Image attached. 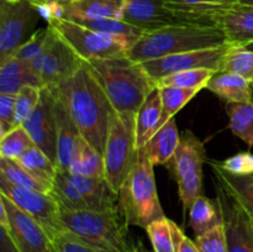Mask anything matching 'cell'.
Segmentation results:
<instances>
[{
	"label": "cell",
	"mask_w": 253,
	"mask_h": 252,
	"mask_svg": "<svg viewBox=\"0 0 253 252\" xmlns=\"http://www.w3.org/2000/svg\"><path fill=\"white\" fill-rule=\"evenodd\" d=\"M161 99H162V114H161L160 123L157 131L167 124L170 119L174 118L175 114L182 110L200 89L195 88H179V86H163L160 88Z\"/></svg>",
	"instance_id": "f546056e"
},
{
	"label": "cell",
	"mask_w": 253,
	"mask_h": 252,
	"mask_svg": "<svg viewBox=\"0 0 253 252\" xmlns=\"http://www.w3.org/2000/svg\"><path fill=\"white\" fill-rule=\"evenodd\" d=\"M215 73L216 71H212V69H190V71L178 72V73L163 77L158 79L156 84H157V88L179 86V88H195L202 90L207 88L208 82L212 78Z\"/></svg>",
	"instance_id": "e575fe53"
},
{
	"label": "cell",
	"mask_w": 253,
	"mask_h": 252,
	"mask_svg": "<svg viewBox=\"0 0 253 252\" xmlns=\"http://www.w3.org/2000/svg\"><path fill=\"white\" fill-rule=\"evenodd\" d=\"M47 37H48V26L44 27V29L36 30V31L31 35V37H29V39L20 46V48L17 49L16 53L12 57L29 63V62H31L32 59L35 58V57H37L41 53V51L43 49L44 44H46L47 42Z\"/></svg>",
	"instance_id": "b9f144b4"
},
{
	"label": "cell",
	"mask_w": 253,
	"mask_h": 252,
	"mask_svg": "<svg viewBox=\"0 0 253 252\" xmlns=\"http://www.w3.org/2000/svg\"><path fill=\"white\" fill-rule=\"evenodd\" d=\"M119 20L145 32L180 24L166 7L165 0H120Z\"/></svg>",
	"instance_id": "2e32d148"
},
{
	"label": "cell",
	"mask_w": 253,
	"mask_h": 252,
	"mask_svg": "<svg viewBox=\"0 0 253 252\" xmlns=\"http://www.w3.org/2000/svg\"><path fill=\"white\" fill-rule=\"evenodd\" d=\"M194 242L200 252H227V240L224 224L217 225L200 236H195Z\"/></svg>",
	"instance_id": "60d3db41"
},
{
	"label": "cell",
	"mask_w": 253,
	"mask_h": 252,
	"mask_svg": "<svg viewBox=\"0 0 253 252\" xmlns=\"http://www.w3.org/2000/svg\"><path fill=\"white\" fill-rule=\"evenodd\" d=\"M239 4H242V5H252V6H253V0H240Z\"/></svg>",
	"instance_id": "681fc988"
},
{
	"label": "cell",
	"mask_w": 253,
	"mask_h": 252,
	"mask_svg": "<svg viewBox=\"0 0 253 252\" xmlns=\"http://www.w3.org/2000/svg\"><path fill=\"white\" fill-rule=\"evenodd\" d=\"M161 114H162L161 90L160 88H156L136 114V145L138 150L142 148L157 132Z\"/></svg>",
	"instance_id": "cb8c5ba5"
},
{
	"label": "cell",
	"mask_w": 253,
	"mask_h": 252,
	"mask_svg": "<svg viewBox=\"0 0 253 252\" xmlns=\"http://www.w3.org/2000/svg\"><path fill=\"white\" fill-rule=\"evenodd\" d=\"M145 230L151 240L153 252H175L172 220L166 216L150 224Z\"/></svg>",
	"instance_id": "f35d334b"
},
{
	"label": "cell",
	"mask_w": 253,
	"mask_h": 252,
	"mask_svg": "<svg viewBox=\"0 0 253 252\" xmlns=\"http://www.w3.org/2000/svg\"><path fill=\"white\" fill-rule=\"evenodd\" d=\"M227 240V252H253V214L221 183L214 179Z\"/></svg>",
	"instance_id": "30bf717a"
},
{
	"label": "cell",
	"mask_w": 253,
	"mask_h": 252,
	"mask_svg": "<svg viewBox=\"0 0 253 252\" xmlns=\"http://www.w3.org/2000/svg\"><path fill=\"white\" fill-rule=\"evenodd\" d=\"M179 142L180 135L178 132L175 119L173 118L165 124L140 150L147 156L153 166L167 165L174 156Z\"/></svg>",
	"instance_id": "7402d4cb"
},
{
	"label": "cell",
	"mask_w": 253,
	"mask_h": 252,
	"mask_svg": "<svg viewBox=\"0 0 253 252\" xmlns=\"http://www.w3.org/2000/svg\"><path fill=\"white\" fill-rule=\"evenodd\" d=\"M83 63V59L48 25V37L43 49L29 66L41 88H54L68 79Z\"/></svg>",
	"instance_id": "ba28073f"
},
{
	"label": "cell",
	"mask_w": 253,
	"mask_h": 252,
	"mask_svg": "<svg viewBox=\"0 0 253 252\" xmlns=\"http://www.w3.org/2000/svg\"><path fill=\"white\" fill-rule=\"evenodd\" d=\"M29 1H30V2H31V4H32V5H34V6H35V5L40 4V2L44 1V0H29Z\"/></svg>",
	"instance_id": "816d5d0a"
},
{
	"label": "cell",
	"mask_w": 253,
	"mask_h": 252,
	"mask_svg": "<svg viewBox=\"0 0 253 252\" xmlns=\"http://www.w3.org/2000/svg\"><path fill=\"white\" fill-rule=\"evenodd\" d=\"M219 72L239 74L253 82V52L241 47H232L222 61Z\"/></svg>",
	"instance_id": "8d00e7d4"
},
{
	"label": "cell",
	"mask_w": 253,
	"mask_h": 252,
	"mask_svg": "<svg viewBox=\"0 0 253 252\" xmlns=\"http://www.w3.org/2000/svg\"><path fill=\"white\" fill-rule=\"evenodd\" d=\"M226 172L237 175L253 174V153L239 152L224 161H216Z\"/></svg>",
	"instance_id": "ee69618b"
},
{
	"label": "cell",
	"mask_w": 253,
	"mask_h": 252,
	"mask_svg": "<svg viewBox=\"0 0 253 252\" xmlns=\"http://www.w3.org/2000/svg\"><path fill=\"white\" fill-rule=\"evenodd\" d=\"M71 174L72 180L89 205V210L104 211L118 207L119 193L113 189L105 177H85Z\"/></svg>",
	"instance_id": "ffe728a7"
},
{
	"label": "cell",
	"mask_w": 253,
	"mask_h": 252,
	"mask_svg": "<svg viewBox=\"0 0 253 252\" xmlns=\"http://www.w3.org/2000/svg\"><path fill=\"white\" fill-rule=\"evenodd\" d=\"M207 89L226 104L253 100V82L230 72H216L208 82Z\"/></svg>",
	"instance_id": "44dd1931"
},
{
	"label": "cell",
	"mask_w": 253,
	"mask_h": 252,
	"mask_svg": "<svg viewBox=\"0 0 253 252\" xmlns=\"http://www.w3.org/2000/svg\"><path fill=\"white\" fill-rule=\"evenodd\" d=\"M132 252H152V251H148V250L145 247V245L142 244V241H138V242H135V246H133Z\"/></svg>",
	"instance_id": "7dc6e473"
},
{
	"label": "cell",
	"mask_w": 253,
	"mask_h": 252,
	"mask_svg": "<svg viewBox=\"0 0 253 252\" xmlns=\"http://www.w3.org/2000/svg\"><path fill=\"white\" fill-rule=\"evenodd\" d=\"M108 95L114 110L137 114L157 84L128 56L84 61Z\"/></svg>",
	"instance_id": "7a4b0ae2"
},
{
	"label": "cell",
	"mask_w": 253,
	"mask_h": 252,
	"mask_svg": "<svg viewBox=\"0 0 253 252\" xmlns=\"http://www.w3.org/2000/svg\"><path fill=\"white\" fill-rule=\"evenodd\" d=\"M207 162L208 156L204 143L188 130L180 135L179 146L172 160L167 163V167L175 182H178L188 173L203 169V166Z\"/></svg>",
	"instance_id": "ac0fdd59"
},
{
	"label": "cell",
	"mask_w": 253,
	"mask_h": 252,
	"mask_svg": "<svg viewBox=\"0 0 253 252\" xmlns=\"http://www.w3.org/2000/svg\"><path fill=\"white\" fill-rule=\"evenodd\" d=\"M0 177L5 178L7 182H10L14 185H17V187L29 188V189L48 193V194L52 190V187H49L46 183L35 178L16 160L0 158Z\"/></svg>",
	"instance_id": "836d02e7"
},
{
	"label": "cell",
	"mask_w": 253,
	"mask_h": 252,
	"mask_svg": "<svg viewBox=\"0 0 253 252\" xmlns=\"http://www.w3.org/2000/svg\"><path fill=\"white\" fill-rule=\"evenodd\" d=\"M40 14L29 0H0V63L11 58L34 34Z\"/></svg>",
	"instance_id": "9c48e42d"
},
{
	"label": "cell",
	"mask_w": 253,
	"mask_h": 252,
	"mask_svg": "<svg viewBox=\"0 0 253 252\" xmlns=\"http://www.w3.org/2000/svg\"><path fill=\"white\" fill-rule=\"evenodd\" d=\"M64 17L74 19H119L120 0H69L63 2Z\"/></svg>",
	"instance_id": "603a6c76"
},
{
	"label": "cell",
	"mask_w": 253,
	"mask_h": 252,
	"mask_svg": "<svg viewBox=\"0 0 253 252\" xmlns=\"http://www.w3.org/2000/svg\"><path fill=\"white\" fill-rule=\"evenodd\" d=\"M0 192L34 217L46 230L49 237L64 230L59 217V204L48 193L17 187L2 177H0Z\"/></svg>",
	"instance_id": "7c38bea8"
},
{
	"label": "cell",
	"mask_w": 253,
	"mask_h": 252,
	"mask_svg": "<svg viewBox=\"0 0 253 252\" xmlns=\"http://www.w3.org/2000/svg\"><path fill=\"white\" fill-rule=\"evenodd\" d=\"M226 110L232 133L253 147V100L227 104Z\"/></svg>",
	"instance_id": "1f68e13d"
},
{
	"label": "cell",
	"mask_w": 253,
	"mask_h": 252,
	"mask_svg": "<svg viewBox=\"0 0 253 252\" xmlns=\"http://www.w3.org/2000/svg\"><path fill=\"white\" fill-rule=\"evenodd\" d=\"M179 199L183 203V211L190 209L198 197L203 195V169L193 170L177 182Z\"/></svg>",
	"instance_id": "ab89813d"
},
{
	"label": "cell",
	"mask_w": 253,
	"mask_h": 252,
	"mask_svg": "<svg viewBox=\"0 0 253 252\" xmlns=\"http://www.w3.org/2000/svg\"><path fill=\"white\" fill-rule=\"evenodd\" d=\"M222 2H226V4H230V5H236L239 4L240 0H221Z\"/></svg>",
	"instance_id": "c3c4849f"
},
{
	"label": "cell",
	"mask_w": 253,
	"mask_h": 252,
	"mask_svg": "<svg viewBox=\"0 0 253 252\" xmlns=\"http://www.w3.org/2000/svg\"><path fill=\"white\" fill-rule=\"evenodd\" d=\"M189 224L195 236L222 224L221 210L216 199H209L204 195L198 197L189 209Z\"/></svg>",
	"instance_id": "484cf974"
},
{
	"label": "cell",
	"mask_w": 253,
	"mask_h": 252,
	"mask_svg": "<svg viewBox=\"0 0 253 252\" xmlns=\"http://www.w3.org/2000/svg\"><path fill=\"white\" fill-rule=\"evenodd\" d=\"M226 43L221 27L177 24L145 32L131 47L127 56L141 63L169 54L212 48Z\"/></svg>",
	"instance_id": "3957f363"
},
{
	"label": "cell",
	"mask_w": 253,
	"mask_h": 252,
	"mask_svg": "<svg viewBox=\"0 0 253 252\" xmlns=\"http://www.w3.org/2000/svg\"><path fill=\"white\" fill-rule=\"evenodd\" d=\"M59 1H61V2H67V1H69V0H59Z\"/></svg>",
	"instance_id": "f5cc1de1"
},
{
	"label": "cell",
	"mask_w": 253,
	"mask_h": 252,
	"mask_svg": "<svg viewBox=\"0 0 253 252\" xmlns=\"http://www.w3.org/2000/svg\"><path fill=\"white\" fill-rule=\"evenodd\" d=\"M68 172L85 177H104V156L83 138Z\"/></svg>",
	"instance_id": "4dcf8cb0"
},
{
	"label": "cell",
	"mask_w": 253,
	"mask_h": 252,
	"mask_svg": "<svg viewBox=\"0 0 253 252\" xmlns=\"http://www.w3.org/2000/svg\"><path fill=\"white\" fill-rule=\"evenodd\" d=\"M63 227L83 240L98 252H132L127 221L119 207L104 211L68 210L59 207Z\"/></svg>",
	"instance_id": "277c9868"
},
{
	"label": "cell",
	"mask_w": 253,
	"mask_h": 252,
	"mask_svg": "<svg viewBox=\"0 0 253 252\" xmlns=\"http://www.w3.org/2000/svg\"><path fill=\"white\" fill-rule=\"evenodd\" d=\"M153 163L138 150L137 158L119 190L118 207L128 225L146 229L166 217L156 187Z\"/></svg>",
	"instance_id": "5b68a950"
},
{
	"label": "cell",
	"mask_w": 253,
	"mask_h": 252,
	"mask_svg": "<svg viewBox=\"0 0 253 252\" xmlns=\"http://www.w3.org/2000/svg\"><path fill=\"white\" fill-rule=\"evenodd\" d=\"M22 126L31 136L35 146L43 151L56 165L57 126L53 109V96L48 88H42L39 105Z\"/></svg>",
	"instance_id": "5bb4252c"
},
{
	"label": "cell",
	"mask_w": 253,
	"mask_h": 252,
	"mask_svg": "<svg viewBox=\"0 0 253 252\" xmlns=\"http://www.w3.org/2000/svg\"><path fill=\"white\" fill-rule=\"evenodd\" d=\"M241 48L249 49V51L253 52V42H251V43H249V44H246V46H245V47H241Z\"/></svg>",
	"instance_id": "f907efd6"
},
{
	"label": "cell",
	"mask_w": 253,
	"mask_h": 252,
	"mask_svg": "<svg viewBox=\"0 0 253 252\" xmlns=\"http://www.w3.org/2000/svg\"><path fill=\"white\" fill-rule=\"evenodd\" d=\"M25 85H37L41 88L29 63L15 57L0 63V93L17 94Z\"/></svg>",
	"instance_id": "d4e9b609"
},
{
	"label": "cell",
	"mask_w": 253,
	"mask_h": 252,
	"mask_svg": "<svg viewBox=\"0 0 253 252\" xmlns=\"http://www.w3.org/2000/svg\"><path fill=\"white\" fill-rule=\"evenodd\" d=\"M137 152L136 114L114 111L104 150V177L115 192L130 173Z\"/></svg>",
	"instance_id": "8992f818"
},
{
	"label": "cell",
	"mask_w": 253,
	"mask_h": 252,
	"mask_svg": "<svg viewBox=\"0 0 253 252\" xmlns=\"http://www.w3.org/2000/svg\"><path fill=\"white\" fill-rule=\"evenodd\" d=\"M79 132L104 156L114 110L108 95L85 63L58 86Z\"/></svg>",
	"instance_id": "6da1fadb"
},
{
	"label": "cell",
	"mask_w": 253,
	"mask_h": 252,
	"mask_svg": "<svg viewBox=\"0 0 253 252\" xmlns=\"http://www.w3.org/2000/svg\"><path fill=\"white\" fill-rule=\"evenodd\" d=\"M42 88L37 85H25L20 89L15 99V127L22 126L32 115L41 99Z\"/></svg>",
	"instance_id": "74e56055"
},
{
	"label": "cell",
	"mask_w": 253,
	"mask_h": 252,
	"mask_svg": "<svg viewBox=\"0 0 253 252\" xmlns=\"http://www.w3.org/2000/svg\"><path fill=\"white\" fill-rule=\"evenodd\" d=\"M17 162L24 166L35 178L47 185H53L54 177L57 174V167L53 161L46 155L37 146L30 148L22 157L17 160Z\"/></svg>",
	"instance_id": "d6a6232c"
},
{
	"label": "cell",
	"mask_w": 253,
	"mask_h": 252,
	"mask_svg": "<svg viewBox=\"0 0 253 252\" xmlns=\"http://www.w3.org/2000/svg\"><path fill=\"white\" fill-rule=\"evenodd\" d=\"M166 7L180 24L219 26L222 15L234 5L221 0H165Z\"/></svg>",
	"instance_id": "e0dca14e"
},
{
	"label": "cell",
	"mask_w": 253,
	"mask_h": 252,
	"mask_svg": "<svg viewBox=\"0 0 253 252\" xmlns=\"http://www.w3.org/2000/svg\"><path fill=\"white\" fill-rule=\"evenodd\" d=\"M214 179L229 189L253 214V174L237 175L222 169L216 161L208 160Z\"/></svg>",
	"instance_id": "4316f807"
},
{
	"label": "cell",
	"mask_w": 253,
	"mask_h": 252,
	"mask_svg": "<svg viewBox=\"0 0 253 252\" xmlns=\"http://www.w3.org/2000/svg\"><path fill=\"white\" fill-rule=\"evenodd\" d=\"M15 99L16 94L0 93V137L15 127Z\"/></svg>",
	"instance_id": "f6af8a7d"
},
{
	"label": "cell",
	"mask_w": 253,
	"mask_h": 252,
	"mask_svg": "<svg viewBox=\"0 0 253 252\" xmlns=\"http://www.w3.org/2000/svg\"><path fill=\"white\" fill-rule=\"evenodd\" d=\"M35 143L24 126H16L0 140V158L19 160Z\"/></svg>",
	"instance_id": "d590c367"
},
{
	"label": "cell",
	"mask_w": 253,
	"mask_h": 252,
	"mask_svg": "<svg viewBox=\"0 0 253 252\" xmlns=\"http://www.w3.org/2000/svg\"><path fill=\"white\" fill-rule=\"evenodd\" d=\"M53 96V109L57 126V158L58 170H69L78 153L83 136L79 132L66 103L57 88H48Z\"/></svg>",
	"instance_id": "9a60e30c"
},
{
	"label": "cell",
	"mask_w": 253,
	"mask_h": 252,
	"mask_svg": "<svg viewBox=\"0 0 253 252\" xmlns=\"http://www.w3.org/2000/svg\"><path fill=\"white\" fill-rule=\"evenodd\" d=\"M48 25L83 61L126 56L130 51V46L126 42L94 31L66 17L51 20Z\"/></svg>",
	"instance_id": "52a82bcc"
},
{
	"label": "cell",
	"mask_w": 253,
	"mask_h": 252,
	"mask_svg": "<svg viewBox=\"0 0 253 252\" xmlns=\"http://www.w3.org/2000/svg\"><path fill=\"white\" fill-rule=\"evenodd\" d=\"M226 41L232 47H245L253 42V6L236 4L219 21Z\"/></svg>",
	"instance_id": "d6986e66"
},
{
	"label": "cell",
	"mask_w": 253,
	"mask_h": 252,
	"mask_svg": "<svg viewBox=\"0 0 253 252\" xmlns=\"http://www.w3.org/2000/svg\"><path fill=\"white\" fill-rule=\"evenodd\" d=\"M54 252H98L77 235L68 230H62L51 237Z\"/></svg>",
	"instance_id": "7bdbcfd3"
},
{
	"label": "cell",
	"mask_w": 253,
	"mask_h": 252,
	"mask_svg": "<svg viewBox=\"0 0 253 252\" xmlns=\"http://www.w3.org/2000/svg\"><path fill=\"white\" fill-rule=\"evenodd\" d=\"M49 194L56 199L59 207L68 210H89V205L77 185L72 180L68 170H58L54 177Z\"/></svg>",
	"instance_id": "f1b7e54d"
},
{
	"label": "cell",
	"mask_w": 253,
	"mask_h": 252,
	"mask_svg": "<svg viewBox=\"0 0 253 252\" xmlns=\"http://www.w3.org/2000/svg\"><path fill=\"white\" fill-rule=\"evenodd\" d=\"M173 229V239H174L175 252H200L198 246L193 240H190L187 235L183 232V230L172 221Z\"/></svg>",
	"instance_id": "bcb514c9"
},
{
	"label": "cell",
	"mask_w": 253,
	"mask_h": 252,
	"mask_svg": "<svg viewBox=\"0 0 253 252\" xmlns=\"http://www.w3.org/2000/svg\"><path fill=\"white\" fill-rule=\"evenodd\" d=\"M0 203L4 204L9 219V225L4 229L9 232L17 252H54L51 237L34 217L1 192Z\"/></svg>",
	"instance_id": "4fadbf2b"
},
{
	"label": "cell",
	"mask_w": 253,
	"mask_h": 252,
	"mask_svg": "<svg viewBox=\"0 0 253 252\" xmlns=\"http://www.w3.org/2000/svg\"><path fill=\"white\" fill-rule=\"evenodd\" d=\"M72 21L83 25L96 32L116 37V39L126 42L130 48L145 34V31L142 30L119 19H74Z\"/></svg>",
	"instance_id": "83f0119b"
},
{
	"label": "cell",
	"mask_w": 253,
	"mask_h": 252,
	"mask_svg": "<svg viewBox=\"0 0 253 252\" xmlns=\"http://www.w3.org/2000/svg\"><path fill=\"white\" fill-rule=\"evenodd\" d=\"M231 46L229 43L224 46L212 47V48L197 49V51L183 52V53L169 54L161 58L141 62V66L145 69L150 78L157 82L163 77L178 73L190 69H212L220 71L222 61Z\"/></svg>",
	"instance_id": "8fae6325"
}]
</instances>
